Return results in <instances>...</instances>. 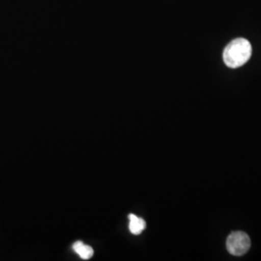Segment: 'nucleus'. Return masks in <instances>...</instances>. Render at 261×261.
Listing matches in <instances>:
<instances>
[{
    "mask_svg": "<svg viewBox=\"0 0 261 261\" xmlns=\"http://www.w3.org/2000/svg\"><path fill=\"white\" fill-rule=\"evenodd\" d=\"M223 56L227 67L231 69L239 68L246 64L251 58L252 45L244 38H237L225 47Z\"/></svg>",
    "mask_w": 261,
    "mask_h": 261,
    "instance_id": "nucleus-1",
    "label": "nucleus"
},
{
    "mask_svg": "<svg viewBox=\"0 0 261 261\" xmlns=\"http://www.w3.org/2000/svg\"><path fill=\"white\" fill-rule=\"evenodd\" d=\"M251 248V239L249 235L243 231H234L229 234L226 240V249L235 256H241L249 252Z\"/></svg>",
    "mask_w": 261,
    "mask_h": 261,
    "instance_id": "nucleus-2",
    "label": "nucleus"
},
{
    "mask_svg": "<svg viewBox=\"0 0 261 261\" xmlns=\"http://www.w3.org/2000/svg\"><path fill=\"white\" fill-rule=\"evenodd\" d=\"M129 219H130L129 229L132 233L139 235L146 228V223L143 219L139 218L134 214L129 215Z\"/></svg>",
    "mask_w": 261,
    "mask_h": 261,
    "instance_id": "nucleus-3",
    "label": "nucleus"
},
{
    "mask_svg": "<svg viewBox=\"0 0 261 261\" xmlns=\"http://www.w3.org/2000/svg\"><path fill=\"white\" fill-rule=\"evenodd\" d=\"M73 249L83 259H89L93 256V249L81 241H77L73 245Z\"/></svg>",
    "mask_w": 261,
    "mask_h": 261,
    "instance_id": "nucleus-4",
    "label": "nucleus"
}]
</instances>
